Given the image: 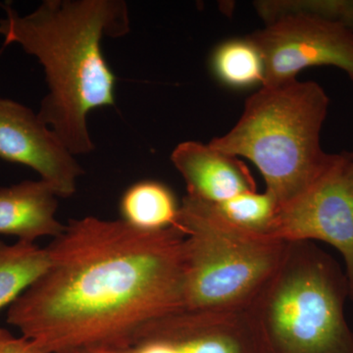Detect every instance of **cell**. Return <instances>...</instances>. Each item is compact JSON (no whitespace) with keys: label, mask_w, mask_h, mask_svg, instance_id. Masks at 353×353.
I'll list each match as a JSON object with an SVG mask.
<instances>
[{"label":"cell","mask_w":353,"mask_h":353,"mask_svg":"<svg viewBox=\"0 0 353 353\" xmlns=\"http://www.w3.org/2000/svg\"><path fill=\"white\" fill-rule=\"evenodd\" d=\"M183 241L176 226L71 220L48 246L50 268L11 304L7 322L37 353L136 348L146 327L183 309Z\"/></svg>","instance_id":"6da1fadb"},{"label":"cell","mask_w":353,"mask_h":353,"mask_svg":"<svg viewBox=\"0 0 353 353\" xmlns=\"http://www.w3.org/2000/svg\"><path fill=\"white\" fill-rule=\"evenodd\" d=\"M0 37L38 58L50 92L39 119L58 134L72 154L94 150L88 113L115 104L116 77L101 50L103 37L129 32L126 3L119 0H44L21 17L2 4Z\"/></svg>","instance_id":"7a4b0ae2"},{"label":"cell","mask_w":353,"mask_h":353,"mask_svg":"<svg viewBox=\"0 0 353 353\" xmlns=\"http://www.w3.org/2000/svg\"><path fill=\"white\" fill-rule=\"evenodd\" d=\"M329 104L324 88L312 81L262 85L246 99L236 124L209 145L252 161L280 212L350 157L323 150Z\"/></svg>","instance_id":"3957f363"},{"label":"cell","mask_w":353,"mask_h":353,"mask_svg":"<svg viewBox=\"0 0 353 353\" xmlns=\"http://www.w3.org/2000/svg\"><path fill=\"white\" fill-rule=\"evenodd\" d=\"M347 297V275L331 255L312 241L289 243L245 310L259 353H353Z\"/></svg>","instance_id":"277c9868"},{"label":"cell","mask_w":353,"mask_h":353,"mask_svg":"<svg viewBox=\"0 0 353 353\" xmlns=\"http://www.w3.org/2000/svg\"><path fill=\"white\" fill-rule=\"evenodd\" d=\"M176 226L183 241V309L245 311L284 259L289 243L232 225L208 202L185 196Z\"/></svg>","instance_id":"5b68a950"},{"label":"cell","mask_w":353,"mask_h":353,"mask_svg":"<svg viewBox=\"0 0 353 353\" xmlns=\"http://www.w3.org/2000/svg\"><path fill=\"white\" fill-rule=\"evenodd\" d=\"M265 27L248 36L264 61V83L296 80L310 67L331 66L353 83V34L336 21L301 10L288 0L257 1ZM261 85V87H262Z\"/></svg>","instance_id":"8992f818"},{"label":"cell","mask_w":353,"mask_h":353,"mask_svg":"<svg viewBox=\"0 0 353 353\" xmlns=\"http://www.w3.org/2000/svg\"><path fill=\"white\" fill-rule=\"evenodd\" d=\"M353 152L307 194L280 211L270 231L278 240L322 241L333 245L345 263L353 301V176L348 165Z\"/></svg>","instance_id":"52a82bcc"},{"label":"cell","mask_w":353,"mask_h":353,"mask_svg":"<svg viewBox=\"0 0 353 353\" xmlns=\"http://www.w3.org/2000/svg\"><path fill=\"white\" fill-rule=\"evenodd\" d=\"M0 158L36 171L57 197L73 196L83 173L57 132L10 99H0Z\"/></svg>","instance_id":"ba28073f"},{"label":"cell","mask_w":353,"mask_h":353,"mask_svg":"<svg viewBox=\"0 0 353 353\" xmlns=\"http://www.w3.org/2000/svg\"><path fill=\"white\" fill-rule=\"evenodd\" d=\"M164 343L179 353H259L245 311H176L146 327L138 345Z\"/></svg>","instance_id":"9c48e42d"},{"label":"cell","mask_w":353,"mask_h":353,"mask_svg":"<svg viewBox=\"0 0 353 353\" xmlns=\"http://www.w3.org/2000/svg\"><path fill=\"white\" fill-rule=\"evenodd\" d=\"M182 175L188 196L217 204L241 192L256 190L254 179L238 157L219 152L208 143L183 141L171 154Z\"/></svg>","instance_id":"30bf717a"},{"label":"cell","mask_w":353,"mask_h":353,"mask_svg":"<svg viewBox=\"0 0 353 353\" xmlns=\"http://www.w3.org/2000/svg\"><path fill=\"white\" fill-rule=\"evenodd\" d=\"M57 196L43 181H25L0 188V234L34 243L57 238L65 225L57 218Z\"/></svg>","instance_id":"8fae6325"},{"label":"cell","mask_w":353,"mask_h":353,"mask_svg":"<svg viewBox=\"0 0 353 353\" xmlns=\"http://www.w3.org/2000/svg\"><path fill=\"white\" fill-rule=\"evenodd\" d=\"M180 205L172 190L157 181L131 185L120 201L122 220L141 231H161L175 227Z\"/></svg>","instance_id":"7c38bea8"},{"label":"cell","mask_w":353,"mask_h":353,"mask_svg":"<svg viewBox=\"0 0 353 353\" xmlns=\"http://www.w3.org/2000/svg\"><path fill=\"white\" fill-rule=\"evenodd\" d=\"M50 266L48 248L18 241H0V309L12 304L32 287Z\"/></svg>","instance_id":"4fadbf2b"},{"label":"cell","mask_w":353,"mask_h":353,"mask_svg":"<svg viewBox=\"0 0 353 353\" xmlns=\"http://www.w3.org/2000/svg\"><path fill=\"white\" fill-rule=\"evenodd\" d=\"M210 66L218 81L228 87L248 88L264 83V61L248 37L222 43L213 51Z\"/></svg>","instance_id":"5bb4252c"},{"label":"cell","mask_w":353,"mask_h":353,"mask_svg":"<svg viewBox=\"0 0 353 353\" xmlns=\"http://www.w3.org/2000/svg\"><path fill=\"white\" fill-rule=\"evenodd\" d=\"M212 205L228 222L253 233L269 234L279 214L273 197L266 192L259 194L256 190L241 192Z\"/></svg>","instance_id":"9a60e30c"},{"label":"cell","mask_w":353,"mask_h":353,"mask_svg":"<svg viewBox=\"0 0 353 353\" xmlns=\"http://www.w3.org/2000/svg\"><path fill=\"white\" fill-rule=\"evenodd\" d=\"M301 10L336 21L353 34V0H288Z\"/></svg>","instance_id":"2e32d148"},{"label":"cell","mask_w":353,"mask_h":353,"mask_svg":"<svg viewBox=\"0 0 353 353\" xmlns=\"http://www.w3.org/2000/svg\"><path fill=\"white\" fill-rule=\"evenodd\" d=\"M0 353H37L28 339L16 338L7 330L0 329Z\"/></svg>","instance_id":"e0dca14e"},{"label":"cell","mask_w":353,"mask_h":353,"mask_svg":"<svg viewBox=\"0 0 353 353\" xmlns=\"http://www.w3.org/2000/svg\"><path fill=\"white\" fill-rule=\"evenodd\" d=\"M136 348L138 353H179L175 348L164 343H148Z\"/></svg>","instance_id":"ac0fdd59"},{"label":"cell","mask_w":353,"mask_h":353,"mask_svg":"<svg viewBox=\"0 0 353 353\" xmlns=\"http://www.w3.org/2000/svg\"><path fill=\"white\" fill-rule=\"evenodd\" d=\"M81 353H138L137 348H127V350H95Z\"/></svg>","instance_id":"d6986e66"},{"label":"cell","mask_w":353,"mask_h":353,"mask_svg":"<svg viewBox=\"0 0 353 353\" xmlns=\"http://www.w3.org/2000/svg\"><path fill=\"white\" fill-rule=\"evenodd\" d=\"M348 172H350V175L353 176V159L350 165H348Z\"/></svg>","instance_id":"ffe728a7"}]
</instances>
